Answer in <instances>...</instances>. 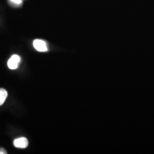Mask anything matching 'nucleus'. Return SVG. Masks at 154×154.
I'll list each match as a JSON object with an SVG mask.
<instances>
[{"instance_id": "nucleus-1", "label": "nucleus", "mask_w": 154, "mask_h": 154, "mask_svg": "<svg viewBox=\"0 0 154 154\" xmlns=\"http://www.w3.org/2000/svg\"><path fill=\"white\" fill-rule=\"evenodd\" d=\"M20 62L21 58L19 55L16 54L13 55L8 62V67L11 70L17 69L18 67Z\"/></svg>"}, {"instance_id": "nucleus-2", "label": "nucleus", "mask_w": 154, "mask_h": 154, "mask_svg": "<svg viewBox=\"0 0 154 154\" xmlns=\"http://www.w3.org/2000/svg\"><path fill=\"white\" fill-rule=\"evenodd\" d=\"M33 46L37 51L45 52L48 51V46L46 42L41 39H35L33 41Z\"/></svg>"}, {"instance_id": "nucleus-3", "label": "nucleus", "mask_w": 154, "mask_h": 154, "mask_svg": "<svg viewBox=\"0 0 154 154\" xmlns=\"http://www.w3.org/2000/svg\"><path fill=\"white\" fill-rule=\"evenodd\" d=\"M13 144L16 148L25 149L28 146L29 142L27 138L21 137L16 139L13 142Z\"/></svg>"}, {"instance_id": "nucleus-4", "label": "nucleus", "mask_w": 154, "mask_h": 154, "mask_svg": "<svg viewBox=\"0 0 154 154\" xmlns=\"http://www.w3.org/2000/svg\"><path fill=\"white\" fill-rule=\"evenodd\" d=\"M8 97V92L4 88H0V106L3 105Z\"/></svg>"}, {"instance_id": "nucleus-5", "label": "nucleus", "mask_w": 154, "mask_h": 154, "mask_svg": "<svg viewBox=\"0 0 154 154\" xmlns=\"http://www.w3.org/2000/svg\"><path fill=\"white\" fill-rule=\"evenodd\" d=\"M11 3L14 6H16L17 7L20 6L22 5V0H10Z\"/></svg>"}, {"instance_id": "nucleus-6", "label": "nucleus", "mask_w": 154, "mask_h": 154, "mask_svg": "<svg viewBox=\"0 0 154 154\" xmlns=\"http://www.w3.org/2000/svg\"><path fill=\"white\" fill-rule=\"evenodd\" d=\"M7 152L4 148L0 147V154H6Z\"/></svg>"}]
</instances>
